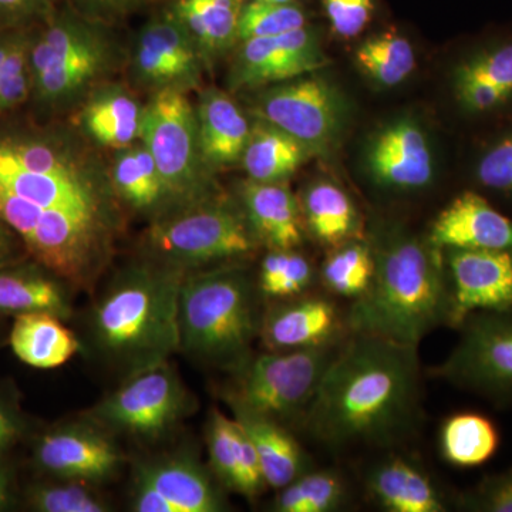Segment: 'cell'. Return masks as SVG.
I'll list each match as a JSON object with an SVG mask.
<instances>
[{
    "label": "cell",
    "instance_id": "cell-1",
    "mask_svg": "<svg viewBox=\"0 0 512 512\" xmlns=\"http://www.w3.org/2000/svg\"><path fill=\"white\" fill-rule=\"evenodd\" d=\"M419 346L353 333L340 345L302 423L335 451L390 447L420 414Z\"/></svg>",
    "mask_w": 512,
    "mask_h": 512
},
{
    "label": "cell",
    "instance_id": "cell-2",
    "mask_svg": "<svg viewBox=\"0 0 512 512\" xmlns=\"http://www.w3.org/2000/svg\"><path fill=\"white\" fill-rule=\"evenodd\" d=\"M0 190L45 210L120 225L110 173L60 128L0 126Z\"/></svg>",
    "mask_w": 512,
    "mask_h": 512
},
{
    "label": "cell",
    "instance_id": "cell-3",
    "mask_svg": "<svg viewBox=\"0 0 512 512\" xmlns=\"http://www.w3.org/2000/svg\"><path fill=\"white\" fill-rule=\"evenodd\" d=\"M185 272L153 259L121 269L94 305V349L124 377L168 362L180 350L178 302Z\"/></svg>",
    "mask_w": 512,
    "mask_h": 512
},
{
    "label": "cell",
    "instance_id": "cell-4",
    "mask_svg": "<svg viewBox=\"0 0 512 512\" xmlns=\"http://www.w3.org/2000/svg\"><path fill=\"white\" fill-rule=\"evenodd\" d=\"M372 284L348 313L352 333L420 346L439 326H450V288L444 256L430 241L406 234L373 251Z\"/></svg>",
    "mask_w": 512,
    "mask_h": 512
},
{
    "label": "cell",
    "instance_id": "cell-5",
    "mask_svg": "<svg viewBox=\"0 0 512 512\" xmlns=\"http://www.w3.org/2000/svg\"><path fill=\"white\" fill-rule=\"evenodd\" d=\"M256 291L238 265L185 274L178 302L180 350L204 365L237 372L261 330Z\"/></svg>",
    "mask_w": 512,
    "mask_h": 512
},
{
    "label": "cell",
    "instance_id": "cell-6",
    "mask_svg": "<svg viewBox=\"0 0 512 512\" xmlns=\"http://www.w3.org/2000/svg\"><path fill=\"white\" fill-rule=\"evenodd\" d=\"M32 96L39 109L72 106L117 63V46L106 33L73 13L52 12L30 45Z\"/></svg>",
    "mask_w": 512,
    "mask_h": 512
},
{
    "label": "cell",
    "instance_id": "cell-7",
    "mask_svg": "<svg viewBox=\"0 0 512 512\" xmlns=\"http://www.w3.org/2000/svg\"><path fill=\"white\" fill-rule=\"evenodd\" d=\"M0 221L12 228L40 265L76 286L92 284L109 261L120 225L45 210L0 190Z\"/></svg>",
    "mask_w": 512,
    "mask_h": 512
},
{
    "label": "cell",
    "instance_id": "cell-8",
    "mask_svg": "<svg viewBox=\"0 0 512 512\" xmlns=\"http://www.w3.org/2000/svg\"><path fill=\"white\" fill-rule=\"evenodd\" d=\"M144 245L148 259L188 274L238 261L259 241L242 207L217 195L151 222Z\"/></svg>",
    "mask_w": 512,
    "mask_h": 512
},
{
    "label": "cell",
    "instance_id": "cell-9",
    "mask_svg": "<svg viewBox=\"0 0 512 512\" xmlns=\"http://www.w3.org/2000/svg\"><path fill=\"white\" fill-rule=\"evenodd\" d=\"M340 346L332 342L316 348L261 353L237 370L228 394L234 412L255 414L286 424L303 420L323 376Z\"/></svg>",
    "mask_w": 512,
    "mask_h": 512
},
{
    "label": "cell",
    "instance_id": "cell-10",
    "mask_svg": "<svg viewBox=\"0 0 512 512\" xmlns=\"http://www.w3.org/2000/svg\"><path fill=\"white\" fill-rule=\"evenodd\" d=\"M141 143L150 151L175 210L217 197L202 157L197 113L183 90H158L143 107Z\"/></svg>",
    "mask_w": 512,
    "mask_h": 512
},
{
    "label": "cell",
    "instance_id": "cell-11",
    "mask_svg": "<svg viewBox=\"0 0 512 512\" xmlns=\"http://www.w3.org/2000/svg\"><path fill=\"white\" fill-rule=\"evenodd\" d=\"M190 396L168 362L127 377L86 417L111 434L157 441L170 434L190 407Z\"/></svg>",
    "mask_w": 512,
    "mask_h": 512
},
{
    "label": "cell",
    "instance_id": "cell-12",
    "mask_svg": "<svg viewBox=\"0 0 512 512\" xmlns=\"http://www.w3.org/2000/svg\"><path fill=\"white\" fill-rule=\"evenodd\" d=\"M460 339L434 375L458 389L512 407V312H480L457 328Z\"/></svg>",
    "mask_w": 512,
    "mask_h": 512
},
{
    "label": "cell",
    "instance_id": "cell-13",
    "mask_svg": "<svg viewBox=\"0 0 512 512\" xmlns=\"http://www.w3.org/2000/svg\"><path fill=\"white\" fill-rule=\"evenodd\" d=\"M258 120L281 128L309 153H328L339 138L345 103L336 87L320 77H298L256 97Z\"/></svg>",
    "mask_w": 512,
    "mask_h": 512
},
{
    "label": "cell",
    "instance_id": "cell-14",
    "mask_svg": "<svg viewBox=\"0 0 512 512\" xmlns=\"http://www.w3.org/2000/svg\"><path fill=\"white\" fill-rule=\"evenodd\" d=\"M35 463L57 480L100 484L120 473L124 456L113 434L86 417L46 431L37 440Z\"/></svg>",
    "mask_w": 512,
    "mask_h": 512
},
{
    "label": "cell",
    "instance_id": "cell-15",
    "mask_svg": "<svg viewBox=\"0 0 512 512\" xmlns=\"http://www.w3.org/2000/svg\"><path fill=\"white\" fill-rule=\"evenodd\" d=\"M131 507L137 512H220L227 504L207 470L180 454L137 467Z\"/></svg>",
    "mask_w": 512,
    "mask_h": 512
},
{
    "label": "cell",
    "instance_id": "cell-16",
    "mask_svg": "<svg viewBox=\"0 0 512 512\" xmlns=\"http://www.w3.org/2000/svg\"><path fill=\"white\" fill-rule=\"evenodd\" d=\"M450 326L480 312H512V249H447Z\"/></svg>",
    "mask_w": 512,
    "mask_h": 512
},
{
    "label": "cell",
    "instance_id": "cell-17",
    "mask_svg": "<svg viewBox=\"0 0 512 512\" xmlns=\"http://www.w3.org/2000/svg\"><path fill=\"white\" fill-rule=\"evenodd\" d=\"M328 64L318 35L305 26L281 36L244 40L229 82L234 89H258L318 72Z\"/></svg>",
    "mask_w": 512,
    "mask_h": 512
},
{
    "label": "cell",
    "instance_id": "cell-18",
    "mask_svg": "<svg viewBox=\"0 0 512 512\" xmlns=\"http://www.w3.org/2000/svg\"><path fill=\"white\" fill-rule=\"evenodd\" d=\"M202 56L190 32L173 10L148 22L134 47V73L157 90L194 89L200 82Z\"/></svg>",
    "mask_w": 512,
    "mask_h": 512
},
{
    "label": "cell",
    "instance_id": "cell-19",
    "mask_svg": "<svg viewBox=\"0 0 512 512\" xmlns=\"http://www.w3.org/2000/svg\"><path fill=\"white\" fill-rule=\"evenodd\" d=\"M439 249H512V220L474 191L457 195L431 225Z\"/></svg>",
    "mask_w": 512,
    "mask_h": 512
},
{
    "label": "cell",
    "instance_id": "cell-20",
    "mask_svg": "<svg viewBox=\"0 0 512 512\" xmlns=\"http://www.w3.org/2000/svg\"><path fill=\"white\" fill-rule=\"evenodd\" d=\"M340 320L336 306L322 296H295L262 318L259 336L266 350L286 352L335 342Z\"/></svg>",
    "mask_w": 512,
    "mask_h": 512
},
{
    "label": "cell",
    "instance_id": "cell-21",
    "mask_svg": "<svg viewBox=\"0 0 512 512\" xmlns=\"http://www.w3.org/2000/svg\"><path fill=\"white\" fill-rule=\"evenodd\" d=\"M369 168L377 184L393 190H419L433 178L427 138L413 120H400L383 130L370 148Z\"/></svg>",
    "mask_w": 512,
    "mask_h": 512
},
{
    "label": "cell",
    "instance_id": "cell-22",
    "mask_svg": "<svg viewBox=\"0 0 512 512\" xmlns=\"http://www.w3.org/2000/svg\"><path fill=\"white\" fill-rule=\"evenodd\" d=\"M366 493L387 512H446L451 500L410 458L389 454L366 471Z\"/></svg>",
    "mask_w": 512,
    "mask_h": 512
},
{
    "label": "cell",
    "instance_id": "cell-23",
    "mask_svg": "<svg viewBox=\"0 0 512 512\" xmlns=\"http://www.w3.org/2000/svg\"><path fill=\"white\" fill-rule=\"evenodd\" d=\"M207 444L212 471L225 488L255 498L268 487L254 444L235 417L212 410Z\"/></svg>",
    "mask_w": 512,
    "mask_h": 512
},
{
    "label": "cell",
    "instance_id": "cell-24",
    "mask_svg": "<svg viewBox=\"0 0 512 512\" xmlns=\"http://www.w3.org/2000/svg\"><path fill=\"white\" fill-rule=\"evenodd\" d=\"M241 204L259 244L271 249H295L302 242V211L284 183L242 185Z\"/></svg>",
    "mask_w": 512,
    "mask_h": 512
},
{
    "label": "cell",
    "instance_id": "cell-25",
    "mask_svg": "<svg viewBox=\"0 0 512 512\" xmlns=\"http://www.w3.org/2000/svg\"><path fill=\"white\" fill-rule=\"evenodd\" d=\"M195 113L201 153L208 167L215 171L241 160L252 127L238 104L211 87L200 94Z\"/></svg>",
    "mask_w": 512,
    "mask_h": 512
},
{
    "label": "cell",
    "instance_id": "cell-26",
    "mask_svg": "<svg viewBox=\"0 0 512 512\" xmlns=\"http://www.w3.org/2000/svg\"><path fill=\"white\" fill-rule=\"evenodd\" d=\"M47 312L66 320L72 316L67 282L33 261L0 268V315Z\"/></svg>",
    "mask_w": 512,
    "mask_h": 512
},
{
    "label": "cell",
    "instance_id": "cell-27",
    "mask_svg": "<svg viewBox=\"0 0 512 512\" xmlns=\"http://www.w3.org/2000/svg\"><path fill=\"white\" fill-rule=\"evenodd\" d=\"M110 178L119 200L146 215L150 222L177 211L154 158L143 143L117 150Z\"/></svg>",
    "mask_w": 512,
    "mask_h": 512
},
{
    "label": "cell",
    "instance_id": "cell-28",
    "mask_svg": "<svg viewBox=\"0 0 512 512\" xmlns=\"http://www.w3.org/2000/svg\"><path fill=\"white\" fill-rule=\"evenodd\" d=\"M234 416L254 444L268 487L281 490L311 470L308 454L284 424L249 413Z\"/></svg>",
    "mask_w": 512,
    "mask_h": 512
},
{
    "label": "cell",
    "instance_id": "cell-29",
    "mask_svg": "<svg viewBox=\"0 0 512 512\" xmlns=\"http://www.w3.org/2000/svg\"><path fill=\"white\" fill-rule=\"evenodd\" d=\"M84 103L80 126L94 143L121 150L140 137L143 109L120 86L97 87Z\"/></svg>",
    "mask_w": 512,
    "mask_h": 512
},
{
    "label": "cell",
    "instance_id": "cell-30",
    "mask_svg": "<svg viewBox=\"0 0 512 512\" xmlns=\"http://www.w3.org/2000/svg\"><path fill=\"white\" fill-rule=\"evenodd\" d=\"M62 320L47 312L15 316L10 332L13 353L40 370L56 369L69 362L79 352L80 342Z\"/></svg>",
    "mask_w": 512,
    "mask_h": 512
},
{
    "label": "cell",
    "instance_id": "cell-31",
    "mask_svg": "<svg viewBox=\"0 0 512 512\" xmlns=\"http://www.w3.org/2000/svg\"><path fill=\"white\" fill-rule=\"evenodd\" d=\"M454 86L461 106L484 113L512 96V42L471 57L457 67Z\"/></svg>",
    "mask_w": 512,
    "mask_h": 512
},
{
    "label": "cell",
    "instance_id": "cell-32",
    "mask_svg": "<svg viewBox=\"0 0 512 512\" xmlns=\"http://www.w3.org/2000/svg\"><path fill=\"white\" fill-rule=\"evenodd\" d=\"M242 0H177L173 12L197 43L202 59H214L239 40Z\"/></svg>",
    "mask_w": 512,
    "mask_h": 512
},
{
    "label": "cell",
    "instance_id": "cell-33",
    "mask_svg": "<svg viewBox=\"0 0 512 512\" xmlns=\"http://www.w3.org/2000/svg\"><path fill=\"white\" fill-rule=\"evenodd\" d=\"M309 151L281 128L258 120L251 128L241 161L249 180L284 183L309 157Z\"/></svg>",
    "mask_w": 512,
    "mask_h": 512
},
{
    "label": "cell",
    "instance_id": "cell-34",
    "mask_svg": "<svg viewBox=\"0 0 512 512\" xmlns=\"http://www.w3.org/2000/svg\"><path fill=\"white\" fill-rule=\"evenodd\" d=\"M301 211L313 237L339 247L356 237L359 214L348 194L329 181H319L303 192Z\"/></svg>",
    "mask_w": 512,
    "mask_h": 512
},
{
    "label": "cell",
    "instance_id": "cell-35",
    "mask_svg": "<svg viewBox=\"0 0 512 512\" xmlns=\"http://www.w3.org/2000/svg\"><path fill=\"white\" fill-rule=\"evenodd\" d=\"M494 421L480 413L453 414L440 429L439 446L444 461L458 468L483 466L500 447Z\"/></svg>",
    "mask_w": 512,
    "mask_h": 512
},
{
    "label": "cell",
    "instance_id": "cell-36",
    "mask_svg": "<svg viewBox=\"0 0 512 512\" xmlns=\"http://www.w3.org/2000/svg\"><path fill=\"white\" fill-rule=\"evenodd\" d=\"M32 28H0V119L32 96L30 45Z\"/></svg>",
    "mask_w": 512,
    "mask_h": 512
},
{
    "label": "cell",
    "instance_id": "cell-37",
    "mask_svg": "<svg viewBox=\"0 0 512 512\" xmlns=\"http://www.w3.org/2000/svg\"><path fill=\"white\" fill-rule=\"evenodd\" d=\"M349 491L338 471L308 470L279 490L274 503L278 512H333L345 507Z\"/></svg>",
    "mask_w": 512,
    "mask_h": 512
},
{
    "label": "cell",
    "instance_id": "cell-38",
    "mask_svg": "<svg viewBox=\"0 0 512 512\" xmlns=\"http://www.w3.org/2000/svg\"><path fill=\"white\" fill-rule=\"evenodd\" d=\"M355 57L360 69L384 87L403 83L416 69L412 43L396 33L366 40L357 47Z\"/></svg>",
    "mask_w": 512,
    "mask_h": 512
},
{
    "label": "cell",
    "instance_id": "cell-39",
    "mask_svg": "<svg viewBox=\"0 0 512 512\" xmlns=\"http://www.w3.org/2000/svg\"><path fill=\"white\" fill-rule=\"evenodd\" d=\"M373 272V249L363 242L350 239L328 256L322 268V281L329 292L355 301L369 289Z\"/></svg>",
    "mask_w": 512,
    "mask_h": 512
},
{
    "label": "cell",
    "instance_id": "cell-40",
    "mask_svg": "<svg viewBox=\"0 0 512 512\" xmlns=\"http://www.w3.org/2000/svg\"><path fill=\"white\" fill-rule=\"evenodd\" d=\"M312 281V265L305 256L293 249H272L262 261L258 289L268 298L289 299L302 295Z\"/></svg>",
    "mask_w": 512,
    "mask_h": 512
},
{
    "label": "cell",
    "instance_id": "cell-41",
    "mask_svg": "<svg viewBox=\"0 0 512 512\" xmlns=\"http://www.w3.org/2000/svg\"><path fill=\"white\" fill-rule=\"evenodd\" d=\"M60 484L32 485L26 501L39 512H107L110 504L93 488L80 481L60 480Z\"/></svg>",
    "mask_w": 512,
    "mask_h": 512
},
{
    "label": "cell",
    "instance_id": "cell-42",
    "mask_svg": "<svg viewBox=\"0 0 512 512\" xmlns=\"http://www.w3.org/2000/svg\"><path fill=\"white\" fill-rule=\"evenodd\" d=\"M305 12L295 3H274L252 0L242 8L239 19V40L275 37L305 28Z\"/></svg>",
    "mask_w": 512,
    "mask_h": 512
},
{
    "label": "cell",
    "instance_id": "cell-43",
    "mask_svg": "<svg viewBox=\"0 0 512 512\" xmlns=\"http://www.w3.org/2000/svg\"><path fill=\"white\" fill-rule=\"evenodd\" d=\"M458 507L474 512H512V466L484 477L476 487L458 495Z\"/></svg>",
    "mask_w": 512,
    "mask_h": 512
},
{
    "label": "cell",
    "instance_id": "cell-44",
    "mask_svg": "<svg viewBox=\"0 0 512 512\" xmlns=\"http://www.w3.org/2000/svg\"><path fill=\"white\" fill-rule=\"evenodd\" d=\"M477 178L485 188L512 194V136L498 141L481 158Z\"/></svg>",
    "mask_w": 512,
    "mask_h": 512
},
{
    "label": "cell",
    "instance_id": "cell-45",
    "mask_svg": "<svg viewBox=\"0 0 512 512\" xmlns=\"http://www.w3.org/2000/svg\"><path fill=\"white\" fill-rule=\"evenodd\" d=\"M333 30L342 37H355L363 32L372 18V0H323Z\"/></svg>",
    "mask_w": 512,
    "mask_h": 512
},
{
    "label": "cell",
    "instance_id": "cell-46",
    "mask_svg": "<svg viewBox=\"0 0 512 512\" xmlns=\"http://www.w3.org/2000/svg\"><path fill=\"white\" fill-rule=\"evenodd\" d=\"M53 0H0V28H32L49 18Z\"/></svg>",
    "mask_w": 512,
    "mask_h": 512
},
{
    "label": "cell",
    "instance_id": "cell-47",
    "mask_svg": "<svg viewBox=\"0 0 512 512\" xmlns=\"http://www.w3.org/2000/svg\"><path fill=\"white\" fill-rule=\"evenodd\" d=\"M23 429L25 426L18 410L0 397V458L18 443Z\"/></svg>",
    "mask_w": 512,
    "mask_h": 512
},
{
    "label": "cell",
    "instance_id": "cell-48",
    "mask_svg": "<svg viewBox=\"0 0 512 512\" xmlns=\"http://www.w3.org/2000/svg\"><path fill=\"white\" fill-rule=\"evenodd\" d=\"M22 249L26 251L19 235L12 228H9L5 222L0 221V268L19 262Z\"/></svg>",
    "mask_w": 512,
    "mask_h": 512
},
{
    "label": "cell",
    "instance_id": "cell-49",
    "mask_svg": "<svg viewBox=\"0 0 512 512\" xmlns=\"http://www.w3.org/2000/svg\"><path fill=\"white\" fill-rule=\"evenodd\" d=\"M15 500V481L12 470L0 458V511L9 510Z\"/></svg>",
    "mask_w": 512,
    "mask_h": 512
},
{
    "label": "cell",
    "instance_id": "cell-50",
    "mask_svg": "<svg viewBox=\"0 0 512 512\" xmlns=\"http://www.w3.org/2000/svg\"><path fill=\"white\" fill-rule=\"evenodd\" d=\"M82 3L84 8L100 10V12H117V10H126L143 0H77Z\"/></svg>",
    "mask_w": 512,
    "mask_h": 512
},
{
    "label": "cell",
    "instance_id": "cell-51",
    "mask_svg": "<svg viewBox=\"0 0 512 512\" xmlns=\"http://www.w3.org/2000/svg\"><path fill=\"white\" fill-rule=\"evenodd\" d=\"M262 2L291 3L293 0H262Z\"/></svg>",
    "mask_w": 512,
    "mask_h": 512
}]
</instances>
